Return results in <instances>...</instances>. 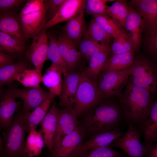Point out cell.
Returning a JSON list of instances; mask_svg holds the SVG:
<instances>
[{"label":"cell","mask_w":157,"mask_h":157,"mask_svg":"<svg viewBox=\"0 0 157 157\" xmlns=\"http://www.w3.org/2000/svg\"><path fill=\"white\" fill-rule=\"evenodd\" d=\"M151 94L147 89L128 81L118 96L123 115L129 123L139 126L148 118L154 103Z\"/></svg>","instance_id":"obj_1"},{"label":"cell","mask_w":157,"mask_h":157,"mask_svg":"<svg viewBox=\"0 0 157 157\" xmlns=\"http://www.w3.org/2000/svg\"><path fill=\"white\" fill-rule=\"evenodd\" d=\"M122 121V113L118 106L103 100L89 110L81 125L86 133L94 135L118 129Z\"/></svg>","instance_id":"obj_2"},{"label":"cell","mask_w":157,"mask_h":157,"mask_svg":"<svg viewBox=\"0 0 157 157\" xmlns=\"http://www.w3.org/2000/svg\"><path fill=\"white\" fill-rule=\"evenodd\" d=\"M28 112L23 109L14 115L2 133L4 148L1 157H23L26 155L25 120Z\"/></svg>","instance_id":"obj_3"},{"label":"cell","mask_w":157,"mask_h":157,"mask_svg":"<svg viewBox=\"0 0 157 157\" xmlns=\"http://www.w3.org/2000/svg\"><path fill=\"white\" fill-rule=\"evenodd\" d=\"M47 6L44 0H28L18 18L25 38H32L38 35L47 22Z\"/></svg>","instance_id":"obj_4"},{"label":"cell","mask_w":157,"mask_h":157,"mask_svg":"<svg viewBox=\"0 0 157 157\" xmlns=\"http://www.w3.org/2000/svg\"><path fill=\"white\" fill-rule=\"evenodd\" d=\"M104 99L98 90L97 81L81 72L73 107L77 116L89 111Z\"/></svg>","instance_id":"obj_5"},{"label":"cell","mask_w":157,"mask_h":157,"mask_svg":"<svg viewBox=\"0 0 157 157\" xmlns=\"http://www.w3.org/2000/svg\"><path fill=\"white\" fill-rule=\"evenodd\" d=\"M129 77L132 84L147 89L151 94L157 90V65L145 58L134 60Z\"/></svg>","instance_id":"obj_6"},{"label":"cell","mask_w":157,"mask_h":157,"mask_svg":"<svg viewBox=\"0 0 157 157\" xmlns=\"http://www.w3.org/2000/svg\"><path fill=\"white\" fill-rule=\"evenodd\" d=\"M131 67L119 71L102 72L97 82L98 90L104 99L114 96H119L122 93L129 78Z\"/></svg>","instance_id":"obj_7"},{"label":"cell","mask_w":157,"mask_h":157,"mask_svg":"<svg viewBox=\"0 0 157 157\" xmlns=\"http://www.w3.org/2000/svg\"><path fill=\"white\" fill-rule=\"evenodd\" d=\"M140 131L132 124L129 123L126 132L110 145L122 149L128 157H146L150 146L142 144Z\"/></svg>","instance_id":"obj_8"},{"label":"cell","mask_w":157,"mask_h":157,"mask_svg":"<svg viewBox=\"0 0 157 157\" xmlns=\"http://www.w3.org/2000/svg\"><path fill=\"white\" fill-rule=\"evenodd\" d=\"M85 133L80 124L74 131L63 139L56 148L51 151V157H74L83 142Z\"/></svg>","instance_id":"obj_9"},{"label":"cell","mask_w":157,"mask_h":157,"mask_svg":"<svg viewBox=\"0 0 157 157\" xmlns=\"http://www.w3.org/2000/svg\"><path fill=\"white\" fill-rule=\"evenodd\" d=\"M49 40L46 30L43 29L33 39L26 53L28 58L40 74L45 61L47 60Z\"/></svg>","instance_id":"obj_10"},{"label":"cell","mask_w":157,"mask_h":157,"mask_svg":"<svg viewBox=\"0 0 157 157\" xmlns=\"http://www.w3.org/2000/svg\"><path fill=\"white\" fill-rule=\"evenodd\" d=\"M77 117L73 108L65 107L59 109L57 128L53 150L58 146L65 136L74 131L80 124Z\"/></svg>","instance_id":"obj_11"},{"label":"cell","mask_w":157,"mask_h":157,"mask_svg":"<svg viewBox=\"0 0 157 157\" xmlns=\"http://www.w3.org/2000/svg\"><path fill=\"white\" fill-rule=\"evenodd\" d=\"M81 72H68L63 79L58 106L73 108L80 79Z\"/></svg>","instance_id":"obj_12"},{"label":"cell","mask_w":157,"mask_h":157,"mask_svg":"<svg viewBox=\"0 0 157 157\" xmlns=\"http://www.w3.org/2000/svg\"><path fill=\"white\" fill-rule=\"evenodd\" d=\"M17 97L23 101V109L27 112L33 111L44 102L48 97L47 92L40 86L35 88H26L12 90Z\"/></svg>","instance_id":"obj_13"},{"label":"cell","mask_w":157,"mask_h":157,"mask_svg":"<svg viewBox=\"0 0 157 157\" xmlns=\"http://www.w3.org/2000/svg\"><path fill=\"white\" fill-rule=\"evenodd\" d=\"M124 134L118 129L94 134L88 140L82 143L74 157H79L86 152L95 148L110 146L113 141Z\"/></svg>","instance_id":"obj_14"},{"label":"cell","mask_w":157,"mask_h":157,"mask_svg":"<svg viewBox=\"0 0 157 157\" xmlns=\"http://www.w3.org/2000/svg\"><path fill=\"white\" fill-rule=\"evenodd\" d=\"M86 2L85 0H65L56 14L46 23L43 30H46L58 23L68 22L85 8Z\"/></svg>","instance_id":"obj_15"},{"label":"cell","mask_w":157,"mask_h":157,"mask_svg":"<svg viewBox=\"0 0 157 157\" xmlns=\"http://www.w3.org/2000/svg\"><path fill=\"white\" fill-rule=\"evenodd\" d=\"M58 110L55 102L53 100L51 107L41 123V132L43 134L44 143L50 151L54 147L57 128Z\"/></svg>","instance_id":"obj_16"},{"label":"cell","mask_w":157,"mask_h":157,"mask_svg":"<svg viewBox=\"0 0 157 157\" xmlns=\"http://www.w3.org/2000/svg\"><path fill=\"white\" fill-rule=\"evenodd\" d=\"M17 97L12 90L6 91L1 97L0 101V125L4 131L10 124L15 112L19 108Z\"/></svg>","instance_id":"obj_17"},{"label":"cell","mask_w":157,"mask_h":157,"mask_svg":"<svg viewBox=\"0 0 157 157\" xmlns=\"http://www.w3.org/2000/svg\"><path fill=\"white\" fill-rule=\"evenodd\" d=\"M57 43L61 55L66 64L68 72L74 71L78 66L82 56L76 46L63 34L58 36Z\"/></svg>","instance_id":"obj_18"},{"label":"cell","mask_w":157,"mask_h":157,"mask_svg":"<svg viewBox=\"0 0 157 157\" xmlns=\"http://www.w3.org/2000/svg\"><path fill=\"white\" fill-rule=\"evenodd\" d=\"M85 9L67 22L63 27L62 33L76 46L79 44L87 29L84 17Z\"/></svg>","instance_id":"obj_19"},{"label":"cell","mask_w":157,"mask_h":157,"mask_svg":"<svg viewBox=\"0 0 157 157\" xmlns=\"http://www.w3.org/2000/svg\"><path fill=\"white\" fill-rule=\"evenodd\" d=\"M144 27V22L141 16L132 8L129 7L124 28L134 49L137 51L139 49Z\"/></svg>","instance_id":"obj_20"},{"label":"cell","mask_w":157,"mask_h":157,"mask_svg":"<svg viewBox=\"0 0 157 157\" xmlns=\"http://www.w3.org/2000/svg\"><path fill=\"white\" fill-rule=\"evenodd\" d=\"M131 2L137 7L147 31L157 28V0H134Z\"/></svg>","instance_id":"obj_21"},{"label":"cell","mask_w":157,"mask_h":157,"mask_svg":"<svg viewBox=\"0 0 157 157\" xmlns=\"http://www.w3.org/2000/svg\"><path fill=\"white\" fill-rule=\"evenodd\" d=\"M0 31L22 42L25 43L26 40L18 18L12 13L0 14Z\"/></svg>","instance_id":"obj_22"},{"label":"cell","mask_w":157,"mask_h":157,"mask_svg":"<svg viewBox=\"0 0 157 157\" xmlns=\"http://www.w3.org/2000/svg\"><path fill=\"white\" fill-rule=\"evenodd\" d=\"M56 96L49 92L46 100L33 111L28 112L25 120L26 131L29 133L31 130H36L47 114L52 102Z\"/></svg>","instance_id":"obj_23"},{"label":"cell","mask_w":157,"mask_h":157,"mask_svg":"<svg viewBox=\"0 0 157 157\" xmlns=\"http://www.w3.org/2000/svg\"><path fill=\"white\" fill-rule=\"evenodd\" d=\"M139 127L144 136V144L150 146L157 140V99L153 104L148 118Z\"/></svg>","instance_id":"obj_24"},{"label":"cell","mask_w":157,"mask_h":157,"mask_svg":"<svg viewBox=\"0 0 157 157\" xmlns=\"http://www.w3.org/2000/svg\"><path fill=\"white\" fill-rule=\"evenodd\" d=\"M61 69L53 64L46 70L42 76V82L49 90V92L59 97L63 84Z\"/></svg>","instance_id":"obj_25"},{"label":"cell","mask_w":157,"mask_h":157,"mask_svg":"<svg viewBox=\"0 0 157 157\" xmlns=\"http://www.w3.org/2000/svg\"><path fill=\"white\" fill-rule=\"evenodd\" d=\"M134 50L112 55L107 60L102 72L119 71L130 67L134 61Z\"/></svg>","instance_id":"obj_26"},{"label":"cell","mask_w":157,"mask_h":157,"mask_svg":"<svg viewBox=\"0 0 157 157\" xmlns=\"http://www.w3.org/2000/svg\"><path fill=\"white\" fill-rule=\"evenodd\" d=\"M110 51H106L98 53L90 58L89 65L83 72L88 77L95 81L102 72L104 65L108 59Z\"/></svg>","instance_id":"obj_27"},{"label":"cell","mask_w":157,"mask_h":157,"mask_svg":"<svg viewBox=\"0 0 157 157\" xmlns=\"http://www.w3.org/2000/svg\"><path fill=\"white\" fill-rule=\"evenodd\" d=\"M49 40L47 60H51L52 64L62 71L63 75L68 72L67 67L60 51L57 43V37L53 33H47Z\"/></svg>","instance_id":"obj_28"},{"label":"cell","mask_w":157,"mask_h":157,"mask_svg":"<svg viewBox=\"0 0 157 157\" xmlns=\"http://www.w3.org/2000/svg\"><path fill=\"white\" fill-rule=\"evenodd\" d=\"M129 11V7L126 1L119 0L108 6L106 14L119 26L124 27Z\"/></svg>","instance_id":"obj_29"},{"label":"cell","mask_w":157,"mask_h":157,"mask_svg":"<svg viewBox=\"0 0 157 157\" xmlns=\"http://www.w3.org/2000/svg\"><path fill=\"white\" fill-rule=\"evenodd\" d=\"M26 47L25 42L0 31V51L13 55L23 52Z\"/></svg>","instance_id":"obj_30"},{"label":"cell","mask_w":157,"mask_h":157,"mask_svg":"<svg viewBox=\"0 0 157 157\" xmlns=\"http://www.w3.org/2000/svg\"><path fill=\"white\" fill-rule=\"evenodd\" d=\"M79 51L82 56L88 61L94 55L99 52L110 51L108 45L100 43L84 36L79 44Z\"/></svg>","instance_id":"obj_31"},{"label":"cell","mask_w":157,"mask_h":157,"mask_svg":"<svg viewBox=\"0 0 157 157\" xmlns=\"http://www.w3.org/2000/svg\"><path fill=\"white\" fill-rule=\"evenodd\" d=\"M28 69V64L21 61L0 68L1 86L9 84L14 80L15 76L23 71Z\"/></svg>","instance_id":"obj_32"},{"label":"cell","mask_w":157,"mask_h":157,"mask_svg":"<svg viewBox=\"0 0 157 157\" xmlns=\"http://www.w3.org/2000/svg\"><path fill=\"white\" fill-rule=\"evenodd\" d=\"M42 135L41 131L36 130L29 132L26 143L25 150L27 154L33 157L41 153L45 144Z\"/></svg>","instance_id":"obj_33"},{"label":"cell","mask_w":157,"mask_h":157,"mask_svg":"<svg viewBox=\"0 0 157 157\" xmlns=\"http://www.w3.org/2000/svg\"><path fill=\"white\" fill-rule=\"evenodd\" d=\"M84 36L108 45L112 38H113L93 18L90 22Z\"/></svg>","instance_id":"obj_34"},{"label":"cell","mask_w":157,"mask_h":157,"mask_svg":"<svg viewBox=\"0 0 157 157\" xmlns=\"http://www.w3.org/2000/svg\"><path fill=\"white\" fill-rule=\"evenodd\" d=\"M42 76L35 69H27L17 74L14 80L19 82L26 88H35L40 87Z\"/></svg>","instance_id":"obj_35"},{"label":"cell","mask_w":157,"mask_h":157,"mask_svg":"<svg viewBox=\"0 0 157 157\" xmlns=\"http://www.w3.org/2000/svg\"><path fill=\"white\" fill-rule=\"evenodd\" d=\"M93 16L95 21L114 39L118 37L124 31L120 26L108 16L97 15Z\"/></svg>","instance_id":"obj_36"},{"label":"cell","mask_w":157,"mask_h":157,"mask_svg":"<svg viewBox=\"0 0 157 157\" xmlns=\"http://www.w3.org/2000/svg\"><path fill=\"white\" fill-rule=\"evenodd\" d=\"M114 39L110 48L112 55L124 53L134 50L129 37L124 31L118 37Z\"/></svg>","instance_id":"obj_37"},{"label":"cell","mask_w":157,"mask_h":157,"mask_svg":"<svg viewBox=\"0 0 157 157\" xmlns=\"http://www.w3.org/2000/svg\"><path fill=\"white\" fill-rule=\"evenodd\" d=\"M126 155L123 152L118 151L108 146L92 149L79 157H126Z\"/></svg>","instance_id":"obj_38"},{"label":"cell","mask_w":157,"mask_h":157,"mask_svg":"<svg viewBox=\"0 0 157 157\" xmlns=\"http://www.w3.org/2000/svg\"><path fill=\"white\" fill-rule=\"evenodd\" d=\"M113 0H86L85 11L88 15H102L107 16L106 14L108 6L106 3Z\"/></svg>","instance_id":"obj_39"},{"label":"cell","mask_w":157,"mask_h":157,"mask_svg":"<svg viewBox=\"0 0 157 157\" xmlns=\"http://www.w3.org/2000/svg\"><path fill=\"white\" fill-rule=\"evenodd\" d=\"M147 31V48L151 55L157 61V28Z\"/></svg>","instance_id":"obj_40"},{"label":"cell","mask_w":157,"mask_h":157,"mask_svg":"<svg viewBox=\"0 0 157 157\" xmlns=\"http://www.w3.org/2000/svg\"><path fill=\"white\" fill-rule=\"evenodd\" d=\"M65 1V0H44L47 6V22L52 19L56 14Z\"/></svg>","instance_id":"obj_41"},{"label":"cell","mask_w":157,"mask_h":157,"mask_svg":"<svg viewBox=\"0 0 157 157\" xmlns=\"http://www.w3.org/2000/svg\"><path fill=\"white\" fill-rule=\"evenodd\" d=\"M23 0H0V14L9 13V10L24 2Z\"/></svg>","instance_id":"obj_42"},{"label":"cell","mask_w":157,"mask_h":157,"mask_svg":"<svg viewBox=\"0 0 157 157\" xmlns=\"http://www.w3.org/2000/svg\"><path fill=\"white\" fill-rule=\"evenodd\" d=\"M13 55L0 51V68L13 63Z\"/></svg>","instance_id":"obj_43"},{"label":"cell","mask_w":157,"mask_h":157,"mask_svg":"<svg viewBox=\"0 0 157 157\" xmlns=\"http://www.w3.org/2000/svg\"><path fill=\"white\" fill-rule=\"evenodd\" d=\"M146 157H157V142L150 146Z\"/></svg>","instance_id":"obj_44"},{"label":"cell","mask_w":157,"mask_h":157,"mask_svg":"<svg viewBox=\"0 0 157 157\" xmlns=\"http://www.w3.org/2000/svg\"><path fill=\"white\" fill-rule=\"evenodd\" d=\"M4 148V144L2 137L0 138V151L1 153L3 152Z\"/></svg>","instance_id":"obj_45"},{"label":"cell","mask_w":157,"mask_h":157,"mask_svg":"<svg viewBox=\"0 0 157 157\" xmlns=\"http://www.w3.org/2000/svg\"><path fill=\"white\" fill-rule=\"evenodd\" d=\"M23 157H33L26 154V155H25Z\"/></svg>","instance_id":"obj_46"},{"label":"cell","mask_w":157,"mask_h":157,"mask_svg":"<svg viewBox=\"0 0 157 157\" xmlns=\"http://www.w3.org/2000/svg\"></svg>","instance_id":"obj_47"}]
</instances>
